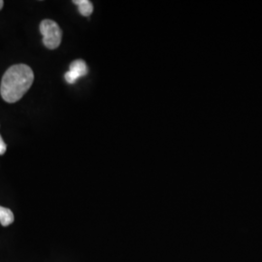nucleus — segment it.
<instances>
[{"label": "nucleus", "instance_id": "obj_4", "mask_svg": "<svg viewBox=\"0 0 262 262\" xmlns=\"http://www.w3.org/2000/svg\"><path fill=\"white\" fill-rule=\"evenodd\" d=\"M73 3L77 5L79 12L82 16L89 17L93 14L94 5L91 1H89V0H74Z\"/></svg>", "mask_w": 262, "mask_h": 262}, {"label": "nucleus", "instance_id": "obj_5", "mask_svg": "<svg viewBox=\"0 0 262 262\" xmlns=\"http://www.w3.org/2000/svg\"><path fill=\"white\" fill-rule=\"evenodd\" d=\"M14 222L13 212L4 207L0 206V224L3 226H8Z\"/></svg>", "mask_w": 262, "mask_h": 262}, {"label": "nucleus", "instance_id": "obj_7", "mask_svg": "<svg viewBox=\"0 0 262 262\" xmlns=\"http://www.w3.org/2000/svg\"><path fill=\"white\" fill-rule=\"evenodd\" d=\"M3 4H4V2H3L2 0H0V10L2 9V7H3Z\"/></svg>", "mask_w": 262, "mask_h": 262}, {"label": "nucleus", "instance_id": "obj_2", "mask_svg": "<svg viewBox=\"0 0 262 262\" xmlns=\"http://www.w3.org/2000/svg\"><path fill=\"white\" fill-rule=\"evenodd\" d=\"M40 32L43 35V44L50 50H55L60 45L62 32L59 26L52 19H44L40 24Z\"/></svg>", "mask_w": 262, "mask_h": 262}, {"label": "nucleus", "instance_id": "obj_1", "mask_svg": "<svg viewBox=\"0 0 262 262\" xmlns=\"http://www.w3.org/2000/svg\"><path fill=\"white\" fill-rule=\"evenodd\" d=\"M34 80L32 69L26 64L11 66L5 72L0 85L2 98L8 103H15L27 94Z\"/></svg>", "mask_w": 262, "mask_h": 262}, {"label": "nucleus", "instance_id": "obj_3", "mask_svg": "<svg viewBox=\"0 0 262 262\" xmlns=\"http://www.w3.org/2000/svg\"><path fill=\"white\" fill-rule=\"evenodd\" d=\"M86 74H88V66L85 64V62L82 59H77L70 64L69 71L66 72L64 78L68 84H74L78 79Z\"/></svg>", "mask_w": 262, "mask_h": 262}, {"label": "nucleus", "instance_id": "obj_6", "mask_svg": "<svg viewBox=\"0 0 262 262\" xmlns=\"http://www.w3.org/2000/svg\"><path fill=\"white\" fill-rule=\"evenodd\" d=\"M6 149H7V146H6L5 142L2 139V137H1V135H0V156H2V155L5 154Z\"/></svg>", "mask_w": 262, "mask_h": 262}]
</instances>
